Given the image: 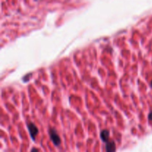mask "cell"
I'll list each match as a JSON object with an SVG mask.
<instances>
[{
  "label": "cell",
  "mask_w": 152,
  "mask_h": 152,
  "mask_svg": "<svg viewBox=\"0 0 152 152\" xmlns=\"http://www.w3.org/2000/svg\"><path fill=\"white\" fill-rule=\"evenodd\" d=\"M109 136H110V132L109 130L104 129L101 131L100 133V138L104 143H108L109 141Z\"/></svg>",
  "instance_id": "cell-4"
},
{
  "label": "cell",
  "mask_w": 152,
  "mask_h": 152,
  "mask_svg": "<svg viewBox=\"0 0 152 152\" xmlns=\"http://www.w3.org/2000/svg\"><path fill=\"white\" fill-rule=\"evenodd\" d=\"M151 86L152 87V80H151Z\"/></svg>",
  "instance_id": "cell-7"
},
{
  "label": "cell",
  "mask_w": 152,
  "mask_h": 152,
  "mask_svg": "<svg viewBox=\"0 0 152 152\" xmlns=\"http://www.w3.org/2000/svg\"><path fill=\"white\" fill-rule=\"evenodd\" d=\"M148 119H149V120L152 121V111L150 112L149 115H148Z\"/></svg>",
  "instance_id": "cell-5"
},
{
  "label": "cell",
  "mask_w": 152,
  "mask_h": 152,
  "mask_svg": "<svg viewBox=\"0 0 152 152\" xmlns=\"http://www.w3.org/2000/svg\"><path fill=\"white\" fill-rule=\"evenodd\" d=\"M30 152H39V150H38V149H36V148H34L32 149V150H31V151H30Z\"/></svg>",
  "instance_id": "cell-6"
},
{
  "label": "cell",
  "mask_w": 152,
  "mask_h": 152,
  "mask_svg": "<svg viewBox=\"0 0 152 152\" xmlns=\"http://www.w3.org/2000/svg\"><path fill=\"white\" fill-rule=\"evenodd\" d=\"M49 135H50V138L51 139V141L53 143V144L55 145L56 146H58L61 143V139L59 137V134L57 132L55 129L53 128H50L49 131Z\"/></svg>",
  "instance_id": "cell-1"
},
{
  "label": "cell",
  "mask_w": 152,
  "mask_h": 152,
  "mask_svg": "<svg viewBox=\"0 0 152 152\" xmlns=\"http://www.w3.org/2000/svg\"><path fill=\"white\" fill-rule=\"evenodd\" d=\"M105 148H106V152H116V144L114 141L109 140L108 143H106Z\"/></svg>",
  "instance_id": "cell-3"
},
{
  "label": "cell",
  "mask_w": 152,
  "mask_h": 152,
  "mask_svg": "<svg viewBox=\"0 0 152 152\" xmlns=\"http://www.w3.org/2000/svg\"><path fill=\"white\" fill-rule=\"evenodd\" d=\"M28 126V128L29 133H30V137H31V139L33 140H35V137L39 133V129L38 128L36 127V125L34 123H33V122H29L27 125Z\"/></svg>",
  "instance_id": "cell-2"
}]
</instances>
